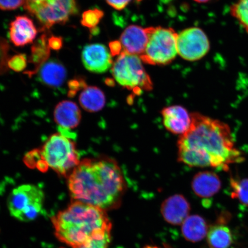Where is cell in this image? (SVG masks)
I'll return each instance as SVG.
<instances>
[{
  "label": "cell",
  "instance_id": "obj_1",
  "mask_svg": "<svg viewBox=\"0 0 248 248\" xmlns=\"http://www.w3.org/2000/svg\"><path fill=\"white\" fill-rule=\"evenodd\" d=\"M191 115L190 128L178 142L180 162L190 167L224 170L230 164L243 162V155L235 147L227 124L198 113Z\"/></svg>",
  "mask_w": 248,
  "mask_h": 248
},
{
  "label": "cell",
  "instance_id": "obj_2",
  "mask_svg": "<svg viewBox=\"0 0 248 248\" xmlns=\"http://www.w3.org/2000/svg\"><path fill=\"white\" fill-rule=\"evenodd\" d=\"M73 201L104 210L119 205L125 182L115 160L108 157L85 159L68 176Z\"/></svg>",
  "mask_w": 248,
  "mask_h": 248
},
{
  "label": "cell",
  "instance_id": "obj_3",
  "mask_svg": "<svg viewBox=\"0 0 248 248\" xmlns=\"http://www.w3.org/2000/svg\"><path fill=\"white\" fill-rule=\"evenodd\" d=\"M52 222L58 239L73 248L110 234L111 228L105 210L75 201L54 217Z\"/></svg>",
  "mask_w": 248,
  "mask_h": 248
},
{
  "label": "cell",
  "instance_id": "obj_4",
  "mask_svg": "<svg viewBox=\"0 0 248 248\" xmlns=\"http://www.w3.org/2000/svg\"><path fill=\"white\" fill-rule=\"evenodd\" d=\"M40 151L49 168L60 176L68 177L80 163L75 142L60 133L46 140Z\"/></svg>",
  "mask_w": 248,
  "mask_h": 248
},
{
  "label": "cell",
  "instance_id": "obj_5",
  "mask_svg": "<svg viewBox=\"0 0 248 248\" xmlns=\"http://www.w3.org/2000/svg\"><path fill=\"white\" fill-rule=\"evenodd\" d=\"M138 55L122 52L114 62L111 71L116 81L124 88L139 93L151 91L153 83Z\"/></svg>",
  "mask_w": 248,
  "mask_h": 248
},
{
  "label": "cell",
  "instance_id": "obj_6",
  "mask_svg": "<svg viewBox=\"0 0 248 248\" xmlns=\"http://www.w3.org/2000/svg\"><path fill=\"white\" fill-rule=\"evenodd\" d=\"M24 7L38 20L43 31L66 24L78 12L76 0H25Z\"/></svg>",
  "mask_w": 248,
  "mask_h": 248
},
{
  "label": "cell",
  "instance_id": "obj_7",
  "mask_svg": "<svg viewBox=\"0 0 248 248\" xmlns=\"http://www.w3.org/2000/svg\"><path fill=\"white\" fill-rule=\"evenodd\" d=\"M45 202L42 189L33 185H23L9 194L8 207L11 215L22 222L33 221L41 215Z\"/></svg>",
  "mask_w": 248,
  "mask_h": 248
},
{
  "label": "cell",
  "instance_id": "obj_8",
  "mask_svg": "<svg viewBox=\"0 0 248 248\" xmlns=\"http://www.w3.org/2000/svg\"><path fill=\"white\" fill-rule=\"evenodd\" d=\"M177 36L178 33L172 29L150 27L146 48L140 57L142 61L160 66L170 63L178 54Z\"/></svg>",
  "mask_w": 248,
  "mask_h": 248
},
{
  "label": "cell",
  "instance_id": "obj_9",
  "mask_svg": "<svg viewBox=\"0 0 248 248\" xmlns=\"http://www.w3.org/2000/svg\"><path fill=\"white\" fill-rule=\"evenodd\" d=\"M178 53L185 60L196 61L210 50V42L206 33L197 27L187 29L178 34Z\"/></svg>",
  "mask_w": 248,
  "mask_h": 248
},
{
  "label": "cell",
  "instance_id": "obj_10",
  "mask_svg": "<svg viewBox=\"0 0 248 248\" xmlns=\"http://www.w3.org/2000/svg\"><path fill=\"white\" fill-rule=\"evenodd\" d=\"M111 57L106 46L98 43L86 45L82 52V61L86 69L97 74L107 72L112 67Z\"/></svg>",
  "mask_w": 248,
  "mask_h": 248
},
{
  "label": "cell",
  "instance_id": "obj_11",
  "mask_svg": "<svg viewBox=\"0 0 248 248\" xmlns=\"http://www.w3.org/2000/svg\"><path fill=\"white\" fill-rule=\"evenodd\" d=\"M149 36L150 28L143 29L135 25L127 27L120 39L123 48L122 52L140 57L146 48Z\"/></svg>",
  "mask_w": 248,
  "mask_h": 248
},
{
  "label": "cell",
  "instance_id": "obj_12",
  "mask_svg": "<svg viewBox=\"0 0 248 248\" xmlns=\"http://www.w3.org/2000/svg\"><path fill=\"white\" fill-rule=\"evenodd\" d=\"M38 31L33 21L27 16H18L9 26L11 42L16 46H23L33 43Z\"/></svg>",
  "mask_w": 248,
  "mask_h": 248
},
{
  "label": "cell",
  "instance_id": "obj_13",
  "mask_svg": "<svg viewBox=\"0 0 248 248\" xmlns=\"http://www.w3.org/2000/svg\"><path fill=\"white\" fill-rule=\"evenodd\" d=\"M190 210V204L183 195L179 194L167 198L161 207L163 218L173 225L182 224L187 218Z\"/></svg>",
  "mask_w": 248,
  "mask_h": 248
},
{
  "label": "cell",
  "instance_id": "obj_14",
  "mask_svg": "<svg viewBox=\"0 0 248 248\" xmlns=\"http://www.w3.org/2000/svg\"><path fill=\"white\" fill-rule=\"evenodd\" d=\"M164 125L170 132L184 135L191 124V115L187 110L179 105L163 108L162 111Z\"/></svg>",
  "mask_w": 248,
  "mask_h": 248
},
{
  "label": "cell",
  "instance_id": "obj_15",
  "mask_svg": "<svg viewBox=\"0 0 248 248\" xmlns=\"http://www.w3.org/2000/svg\"><path fill=\"white\" fill-rule=\"evenodd\" d=\"M54 116L59 127L69 130L77 128L81 120L79 107L70 101L60 102L55 107Z\"/></svg>",
  "mask_w": 248,
  "mask_h": 248
},
{
  "label": "cell",
  "instance_id": "obj_16",
  "mask_svg": "<svg viewBox=\"0 0 248 248\" xmlns=\"http://www.w3.org/2000/svg\"><path fill=\"white\" fill-rule=\"evenodd\" d=\"M221 182L215 172L203 171L194 176L192 188L194 193L201 198H210L218 193Z\"/></svg>",
  "mask_w": 248,
  "mask_h": 248
},
{
  "label": "cell",
  "instance_id": "obj_17",
  "mask_svg": "<svg viewBox=\"0 0 248 248\" xmlns=\"http://www.w3.org/2000/svg\"><path fill=\"white\" fill-rule=\"evenodd\" d=\"M39 79L49 88H59L63 84L67 77L66 68L55 59L48 60L38 71Z\"/></svg>",
  "mask_w": 248,
  "mask_h": 248
},
{
  "label": "cell",
  "instance_id": "obj_18",
  "mask_svg": "<svg viewBox=\"0 0 248 248\" xmlns=\"http://www.w3.org/2000/svg\"><path fill=\"white\" fill-rule=\"evenodd\" d=\"M208 231L207 223L202 217L194 215L187 217L183 222L182 232L185 239L197 243L205 237Z\"/></svg>",
  "mask_w": 248,
  "mask_h": 248
},
{
  "label": "cell",
  "instance_id": "obj_19",
  "mask_svg": "<svg viewBox=\"0 0 248 248\" xmlns=\"http://www.w3.org/2000/svg\"><path fill=\"white\" fill-rule=\"evenodd\" d=\"M47 34L44 33L31 46L30 63L33 64L32 71H26L25 74L32 76L38 73L40 68L48 61L50 55V48L48 45Z\"/></svg>",
  "mask_w": 248,
  "mask_h": 248
},
{
  "label": "cell",
  "instance_id": "obj_20",
  "mask_svg": "<svg viewBox=\"0 0 248 248\" xmlns=\"http://www.w3.org/2000/svg\"><path fill=\"white\" fill-rule=\"evenodd\" d=\"M80 106L89 112H97L102 109L106 103L103 92L95 86H86L79 97Z\"/></svg>",
  "mask_w": 248,
  "mask_h": 248
},
{
  "label": "cell",
  "instance_id": "obj_21",
  "mask_svg": "<svg viewBox=\"0 0 248 248\" xmlns=\"http://www.w3.org/2000/svg\"><path fill=\"white\" fill-rule=\"evenodd\" d=\"M224 223L212 226L207 232V243L210 248H229L232 243L231 229Z\"/></svg>",
  "mask_w": 248,
  "mask_h": 248
},
{
  "label": "cell",
  "instance_id": "obj_22",
  "mask_svg": "<svg viewBox=\"0 0 248 248\" xmlns=\"http://www.w3.org/2000/svg\"><path fill=\"white\" fill-rule=\"evenodd\" d=\"M231 197L248 206V179H231Z\"/></svg>",
  "mask_w": 248,
  "mask_h": 248
},
{
  "label": "cell",
  "instance_id": "obj_23",
  "mask_svg": "<svg viewBox=\"0 0 248 248\" xmlns=\"http://www.w3.org/2000/svg\"><path fill=\"white\" fill-rule=\"evenodd\" d=\"M231 13L248 33V0H238L232 6Z\"/></svg>",
  "mask_w": 248,
  "mask_h": 248
},
{
  "label": "cell",
  "instance_id": "obj_24",
  "mask_svg": "<svg viewBox=\"0 0 248 248\" xmlns=\"http://www.w3.org/2000/svg\"><path fill=\"white\" fill-rule=\"evenodd\" d=\"M103 11L98 9H89L83 12L80 23L83 27L93 30L97 28L102 18L104 16Z\"/></svg>",
  "mask_w": 248,
  "mask_h": 248
},
{
  "label": "cell",
  "instance_id": "obj_25",
  "mask_svg": "<svg viewBox=\"0 0 248 248\" xmlns=\"http://www.w3.org/2000/svg\"><path fill=\"white\" fill-rule=\"evenodd\" d=\"M9 48L7 40L0 37V75L8 70Z\"/></svg>",
  "mask_w": 248,
  "mask_h": 248
},
{
  "label": "cell",
  "instance_id": "obj_26",
  "mask_svg": "<svg viewBox=\"0 0 248 248\" xmlns=\"http://www.w3.org/2000/svg\"><path fill=\"white\" fill-rule=\"evenodd\" d=\"M27 58L26 54H18L9 59L8 66L9 69L20 72L26 69L27 66Z\"/></svg>",
  "mask_w": 248,
  "mask_h": 248
},
{
  "label": "cell",
  "instance_id": "obj_27",
  "mask_svg": "<svg viewBox=\"0 0 248 248\" xmlns=\"http://www.w3.org/2000/svg\"><path fill=\"white\" fill-rule=\"evenodd\" d=\"M43 159L40 149H35L28 153L24 157V162L30 169L36 168L37 165Z\"/></svg>",
  "mask_w": 248,
  "mask_h": 248
},
{
  "label": "cell",
  "instance_id": "obj_28",
  "mask_svg": "<svg viewBox=\"0 0 248 248\" xmlns=\"http://www.w3.org/2000/svg\"><path fill=\"white\" fill-rule=\"evenodd\" d=\"M110 234L93 238L78 248H108L110 241Z\"/></svg>",
  "mask_w": 248,
  "mask_h": 248
},
{
  "label": "cell",
  "instance_id": "obj_29",
  "mask_svg": "<svg viewBox=\"0 0 248 248\" xmlns=\"http://www.w3.org/2000/svg\"><path fill=\"white\" fill-rule=\"evenodd\" d=\"M87 86L86 82L82 78H77L70 80L69 82V95L70 97L75 96L80 90L85 89Z\"/></svg>",
  "mask_w": 248,
  "mask_h": 248
},
{
  "label": "cell",
  "instance_id": "obj_30",
  "mask_svg": "<svg viewBox=\"0 0 248 248\" xmlns=\"http://www.w3.org/2000/svg\"><path fill=\"white\" fill-rule=\"evenodd\" d=\"M25 0H0V9L3 11L15 10L24 5Z\"/></svg>",
  "mask_w": 248,
  "mask_h": 248
},
{
  "label": "cell",
  "instance_id": "obj_31",
  "mask_svg": "<svg viewBox=\"0 0 248 248\" xmlns=\"http://www.w3.org/2000/svg\"><path fill=\"white\" fill-rule=\"evenodd\" d=\"M49 48L54 51H60L63 46V39L60 36H51L48 39Z\"/></svg>",
  "mask_w": 248,
  "mask_h": 248
},
{
  "label": "cell",
  "instance_id": "obj_32",
  "mask_svg": "<svg viewBox=\"0 0 248 248\" xmlns=\"http://www.w3.org/2000/svg\"><path fill=\"white\" fill-rule=\"evenodd\" d=\"M131 0H106L108 5L117 10H122L125 8Z\"/></svg>",
  "mask_w": 248,
  "mask_h": 248
},
{
  "label": "cell",
  "instance_id": "obj_33",
  "mask_svg": "<svg viewBox=\"0 0 248 248\" xmlns=\"http://www.w3.org/2000/svg\"><path fill=\"white\" fill-rule=\"evenodd\" d=\"M110 52L112 56L119 55L122 53L123 48L119 42L114 41L109 43Z\"/></svg>",
  "mask_w": 248,
  "mask_h": 248
},
{
  "label": "cell",
  "instance_id": "obj_34",
  "mask_svg": "<svg viewBox=\"0 0 248 248\" xmlns=\"http://www.w3.org/2000/svg\"><path fill=\"white\" fill-rule=\"evenodd\" d=\"M194 1L199 3H205L209 2L210 0H194Z\"/></svg>",
  "mask_w": 248,
  "mask_h": 248
},
{
  "label": "cell",
  "instance_id": "obj_35",
  "mask_svg": "<svg viewBox=\"0 0 248 248\" xmlns=\"http://www.w3.org/2000/svg\"><path fill=\"white\" fill-rule=\"evenodd\" d=\"M144 248H170L165 246L163 248H160V247H153V246H147V247H145Z\"/></svg>",
  "mask_w": 248,
  "mask_h": 248
},
{
  "label": "cell",
  "instance_id": "obj_36",
  "mask_svg": "<svg viewBox=\"0 0 248 248\" xmlns=\"http://www.w3.org/2000/svg\"></svg>",
  "mask_w": 248,
  "mask_h": 248
}]
</instances>
